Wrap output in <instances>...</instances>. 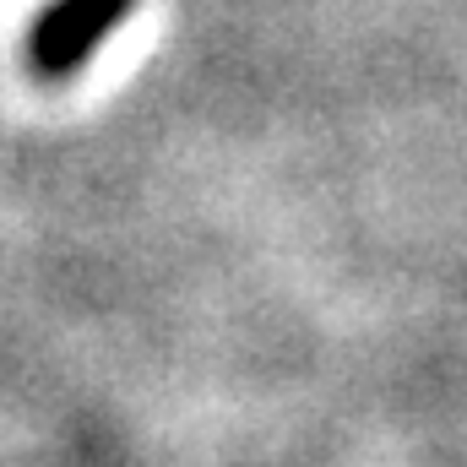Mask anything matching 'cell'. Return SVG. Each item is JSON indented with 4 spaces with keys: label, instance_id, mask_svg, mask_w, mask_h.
Here are the masks:
<instances>
[{
    "label": "cell",
    "instance_id": "1",
    "mask_svg": "<svg viewBox=\"0 0 467 467\" xmlns=\"http://www.w3.org/2000/svg\"><path fill=\"white\" fill-rule=\"evenodd\" d=\"M130 11L136 0H49L44 16L27 27V66L49 82L77 77Z\"/></svg>",
    "mask_w": 467,
    "mask_h": 467
}]
</instances>
